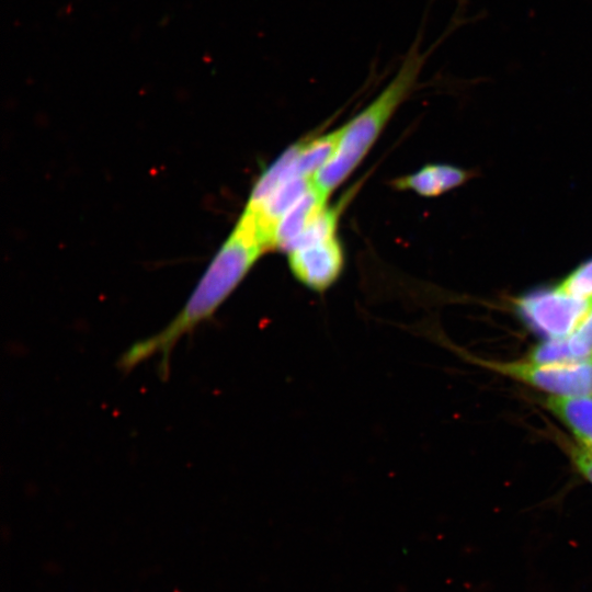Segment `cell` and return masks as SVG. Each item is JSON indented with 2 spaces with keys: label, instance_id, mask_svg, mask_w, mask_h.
I'll return each instance as SVG.
<instances>
[{
  "label": "cell",
  "instance_id": "1",
  "mask_svg": "<svg viewBox=\"0 0 592 592\" xmlns=\"http://www.w3.org/2000/svg\"><path fill=\"white\" fill-rule=\"evenodd\" d=\"M270 250L271 243L261 227L242 212L181 310L162 330L127 348L117 358V368L128 374L148 358L159 355L158 376L167 380L170 375L171 354L179 340L194 331L200 323L210 319L258 259Z\"/></svg>",
  "mask_w": 592,
  "mask_h": 592
},
{
  "label": "cell",
  "instance_id": "2",
  "mask_svg": "<svg viewBox=\"0 0 592 592\" xmlns=\"http://www.w3.org/2000/svg\"><path fill=\"white\" fill-rule=\"evenodd\" d=\"M426 54L415 41L405 55L396 75L380 93L341 127L337 149L314 177L319 191L329 196L355 170L400 104L414 89Z\"/></svg>",
  "mask_w": 592,
  "mask_h": 592
},
{
  "label": "cell",
  "instance_id": "3",
  "mask_svg": "<svg viewBox=\"0 0 592 592\" xmlns=\"http://www.w3.org/2000/svg\"><path fill=\"white\" fill-rule=\"evenodd\" d=\"M475 362L549 396L592 395V355L565 363H538L530 360L498 362L481 358H475Z\"/></svg>",
  "mask_w": 592,
  "mask_h": 592
},
{
  "label": "cell",
  "instance_id": "4",
  "mask_svg": "<svg viewBox=\"0 0 592 592\" xmlns=\"http://www.w3.org/2000/svg\"><path fill=\"white\" fill-rule=\"evenodd\" d=\"M525 322L546 339L569 335L592 309V301L576 298L560 291L532 292L516 303Z\"/></svg>",
  "mask_w": 592,
  "mask_h": 592
},
{
  "label": "cell",
  "instance_id": "5",
  "mask_svg": "<svg viewBox=\"0 0 592 592\" xmlns=\"http://www.w3.org/2000/svg\"><path fill=\"white\" fill-rule=\"evenodd\" d=\"M288 264L294 276L317 293L328 289L340 276L344 254L335 237L288 252Z\"/></svg>",
  "mask_w": 592,
  "mask_h": 592
},
{
  "label": "cell",
  "instance_id": "6",
  "mask_svg": "<svg viewBox=\"0 0 592 592\" xmlns=\"http://www.w3.org/2000/svg\"><path fill=\"white\" fill-rule=\"evenodd\" d=\"M592 355V309L569 335L546 339L530 353V360L538 363H565Z\"/></svg>",
  "mask_w": 592,
  "mask_h": 592
},
{
  "label": "cell",
  "instance_id": "7",
  "mask_svg": "<svg viewBox=\"0 0 592 592\" xmlns=\"http://www.w3.org/2000/svg\"><path fill=\"white\" fill-rule=\"evenodd\" d=\"M545 406L569 429L577 445L592 454V395L549 396Z\"/></svg>",
  "mask_w": 592,
  "mask_h": 592
},
{
  "label": "cell",
  "instance_id": "8",
  "mask_svg": "<svg viewBox=\"0 0 592 592\" xmlns=\"http://www.w3.org/2000/svg\"><path fill=\"white\" fill-rule=\"evenodd\" d=\"M327 197L316 186L305 193L277 221L274 249L285 251L310 221L326 207Z\"/></svg>",
  "mask_w": 592,
  "mask_h": 592
},
{
  "label": "cell",
  "instance_id": "9",
  "mask_svg": "<svg viewBox=\"0 0 592 592\" xmlns=\"http://www.w3.org/2000/svg\"><path fill=\"white\" fill-rule=\"evenodd\" d=\"M468 173L448 164H428L418 171L394 181V186L401 191H412L421 196H437L462 183Z\"/></svg>",
  "mask_w": 592,
  "mask_h": 592
},
{
  "label": "cell",
  "instance_id": "10",
  "mask_svg": "<svg viewBox=\"0 0 592 592\" xmlns=\"http://www.w3.org/2000/svg\"><path fill=\"white\" fill-rule=\"evenodd\" d=\"M558 288L576 298L592 301V260L574 270Z\"/></svg>",
  "mask_w": 592,
  "mask_h": 592
},
{
  "label": "cell",
  "instance_id": "11",
  "mask_svg": "<svg viewBox=\"0 0 592 592\" xmlns=\"http://www.w3.org/2000/svg\"><path fill=\"white\" fill-rule=\"evenodd\" d=\"M570 457L578 471L592 483V454L576 444L570 447Z\"/></svg>",
  "mask_w": 592,
  "mask_h": 592
}]
</instances>
